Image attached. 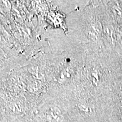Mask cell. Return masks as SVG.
Wrapping results in <instances>:
<instances>
[{"label": "cell", "mask_w": 122, "mask_h": 122, "mask_svg": "<svg viewBox=\"0 0 122 122\" xmlns=\"http://www.w3.org/2000/svg\"><path fill=\"white\" fill-rule=\"evenodd\" d=\"M120 63H121V65H122V58L121 59V61H120Z\"/></svg>", "instance_id": "3"}, {"label": "cell", "mask_w": 122, "mask_h": 122, "mask_svg": "<svg viewBox=\"0 0 122 122\" xmlns=\"http://www.w3.org/2000/svg\"><path fill=\"white\" fill-rule=\"evenodd\" d=\"M40 82L38 81H35L30 85V89H33L34 91H36V90L39 89L40 87Z\"/></svg>", "instance_id": "2"}, {"label": "cell", "mask_w": 122, "mask_h": 122, "mask_svg": "<svg viewBox=\"0 0 122 122\" xmlns=\"http://www.w3.org/2000/svg\"><path fill=\"white\" fill-rule=\"evenodd\" d=\"M71 76V70L70 68H66L61 73L59 80L60 81H65L66 80L70 79Z\"/></svg>", "instance_id": "1"}]
</instances>
